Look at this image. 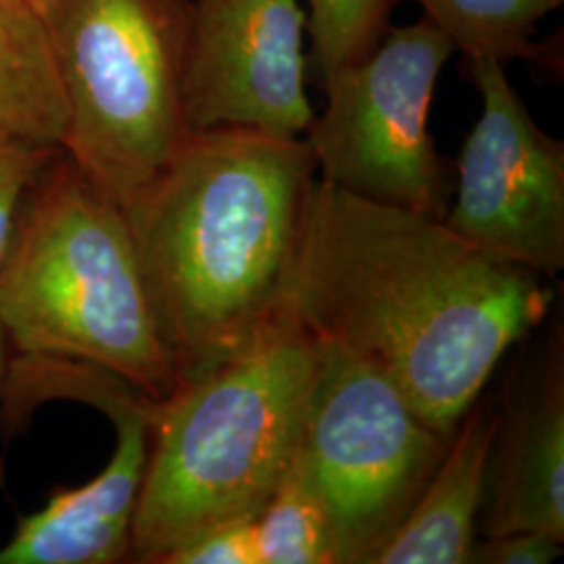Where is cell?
Returning a JSON list of instances; mask_svg holds the SVG:
<instances>
[{"mask_svg":"<svg viewBox=\"0 0 564 564\" xmlns=\"http://www.w3.org/2000/svg\"><path fill=\"white\" fill-rule=\"evenodd\" d=\"M540 274L494 262L442 218L314 182L286 316L372 364L444 437L506 351L544 323Z\"/></svg>","mask_w":564,"mask_h":564,"instance_id":"obj_1","label":"cell"},{"mask_svg":"<svg viewBox=\"0 0 564 564\" xmlns=\"http://www.w3.org/2000/svg\"><path fill=\"white\" fill-rule=\"evenodd\" d=\"M318 163L305 139L188 132L123 207L142 281L182 383L284 323Z\"/></svg>","mask_w":564,"mask_h":564,"instance_id":"obj_2","label":"cell"},{"mask_svg":"<svg viewBox=\"0 0 564 564\" xmlns=\"http://www.w3.org/2000/svg\"><path fill=\"white\" fill-rule=\"evenodd\" d=\"M318 343L286 318L151 405L130 561L162 564L218 524L256 521L295 456Z\"/></svg>","mask_w":564,"mask_h":564,"instance_id":"obj_3","label":"cell"},{"mask_svg":"<svg viewBox=\"0 0 564 564\" xmlns=\"http://www.w3.org/2000/svg\"><path fill=\"white\" fill-rule=\"evenodd\" d=\"M21 203L0 263V328L25 358L90 364L167 400L181 381L126 214L61 151Z\"/></svg>","mask_w":564,"mask_h":564,"instance_id":"obj_4","label":"cell"},{"mask_svg":"<svg viewBox=\"0 0 564 564\" xmlns=\"http://www.w3.org/2000/svg\"><path fill=\"white\" fill-rule=\"evenodd\" d=\"M67 99L63 153L121 209L191 132L182 76L193 0H41Z\"/></svg>","mask_w":564,"mask_h":564,"instance_id":"obj_5","label":"cell"},{"mask_svg":"<svg viewBox=\"0 0 564 564\" xmlns=\"http://www.w3.org/2000/svg\"><path fill=\"white\" fill-rule=\"evenodd\" d=\"M295 458L330 529L333 564H372L419 502L449 437L372 364L318 341Z\"/></svg>","mask_w":564,"mask_h":564,"instance_id":"obj_6","label":"cell"},{"mask_svg":"<svg viewBox=\"0 0 564 564\" xmlns=\"http://www.w3.org/2000/svg\"><path fill=\"white\" fill-rule=\"evenodd\" d=\"M454 53L452 41L423 15L389 28L368 57L326 78V109L305 132L324 181L444 218L452 172L426 123Z\"/></svg>","mask_w":564,"mask_h":564,"instance_id":"obj_7","label":"cell"},{"mask_svg":"<svg viewBox=\"0 0 564 564\" xmlns=\"http://www.w3.org/2000/svg\"><path fill=\"white\" fill-rule=\"evenodd\" d=\"M505 65L466 59L484 109L464 141L456 202L442 220L494 262L556 276L564 268V142L531 118Z\"/></svg>","mask_w":564,"mask_h":564,"instance_id":"obj_8","label":"cell"},{"mask_svg":"<svg viewBox=\"0 0 564 564\" xmlns=\"http://www.w3.org/2000/svg\"><path fill=\"white\" fill-rule=\"evenodd\" d=\"M305 32L300 0H193L182 76L186 128L303 137L316 118L305 93Z\"/></svg>","mask_w":564,"mask_h":564,"instance_id":"obj_9","label":"cell"},{"mask_svg":"<svg viewBox=\"0 0 564 564\" xmlns=\"http://www.w3.org/2000/svg\"><path fill=\"white\" fill-rule=\"evenodd\" d=\"M484 538L538 531L564 542L563 337L527 366L508 405L498 412L489 449Z\"/></svg>","mask_w":564,"mask_h":564,"instance_id":"obj_10","label":"cell"},{"mask_svg":"<svg viewBox=\"0 0 564 564\" xmlns=\"http://www.w3.org/2000/svg\"><path fill=\"white\" fill-rule=\"evenodd\" d=\"M151 405L141 400L107 416L116 449L101 473L80 487L55 491L23 517L0 547V564H113L130 561L132 521L149 454Z\"/></svg>","mask_w":564,"mask_h":564,"instance_id":"obj_11","label":"cell"},{"mask_svg":"<svg viewBox=\"0 0 564 564\" xmlns=\"http://www.w3.org/2000/svg\"><path fill=\"white\" fill-rule=\"evenodd\" d=\"M419 502L372 564H466L484 506L498 412L473 403Z\"/></svg>","mask_w":564,"mask_h":564,"instance_id":"obj_12","label":"cell"},{"mask_svg":"<svg viewBox=\"0 0 564 564\" xmlns=\"http://www.w3.org/2000/svg\"><path fill=\"white\" fill-rule=\"evenodd\" d=\"M67 99L41 9L0 0V147L61 151Z\"/></svg>","mask_w":564,"mask_h":564,"instance_id":"obj_13","label":"cell"},{"mask_svg":"<svg viewBox=\"0 0 564 564\" xmlns=\"http://www.w3.org/2000/svg\"><path fill=\"white\" fill-rule=\"evenodd\" d=\"M564 0H419L464 59L489 57L547 63L545 46L533 41L538 25Z\"/></svg>","mask_w":564,"mask_h":564,"instance_id":"obj_14","label":"cell"},{"mask_svg":"<svg viewBox=\"0 0 564 564\" xmlns=\"http://www.w3.org/2000/svg\"><path fill=\"white\" fill-rule=\"evenodd\" d=\"M256 533L262 564H333L323 505L295 456L256 519Z\"/></svg>","mask_w":564,"mask_h":564,"instance_id":"obj_15","label":"cell"},{"mask_svg":"<svg viewBox=\"0 0 564 564\" xmlns=\"http://www.w3.org/2000/svg\"><path fill=\"white\" fill-rule=\"evenodd\" d=\"M307 32L318 82L368 57L383 41L398 0H307Z\"/></svg>","mask_w":564,"mask_h":564,"instance_id":"obj_16","label":"cell"},{"mask_svg":"<svg viewBox=\"0 0 564 564\" xmlns=\"http://www.w3.org/2000/svg\"><path fill=\"white\" fill-rule=\"evenodd\" d=\"M57 153L59 151L0 147V263L13 239L21 203L30 186L39 178L42 167Z\"/></svg>","mask_w":564,"mask_h":564,"instance_id":"obj_17","label":"cell"},{"mask_svg":"<svg viewBox=\"0 0 564 564\" xmlns=\"http://www.w3.org/2000/svg\"><path fill=\"white\" fill-rule=\"evenodd\" d=\"M162 564H262L256 521L218 524L170 552Z\"/></svg>","mask_w":564,"mask_h":564,"instance_id":"obj_18","label":"cell"},{"mask_svg":"<svg viewBox=\"0 0 564 564\" xmlns=\"http://www.w3.org/2000/svg\"><path fill=\"white\" fill-rule=\"evenodd\" d=\"M558 556H563V542L538 531H521L475 542L470 563L545 564L556 561Z\"/></svg>","mask_w":564,"mask_h":564,"instance_id":"obj_19","label":"cell"},{"mask_svg":"<svg viewBox=\"0 0 564 564\" xmlns=\"http://www.w3.org/2000/svg\"><path fill=\"white\" fill-rule=\"evenodd\" d=\"M4 345H7V339H4V333L0 328V402H2V391H4V381H7V368H9Z\"/></svg>","mask_w":564,"mask_h":564,"instance_id":"obj_20","label":"cell"},{"mask_svg":"<svg viewBox=\"0 0 564 564\" xmlns=\"http://www.w3.org/2000/svg\"><path fill=\"white\" fill-rule=\"evenodd\" d=\"M28 2H32V4H36V7L41 4V0H28Z\"/></svg>","mask_w":564,"mask_h":564,"instance_id":"obj_21","label":"cell"}]
</instances>
